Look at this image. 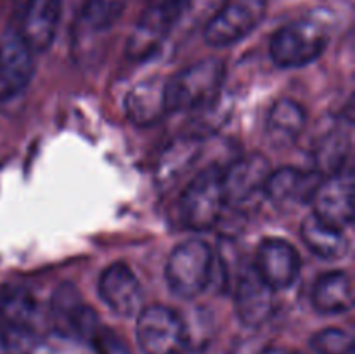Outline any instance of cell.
<instances>
[{
    "mask_svg": "<svg viewBox=\"0 0 355 354\" xmlns=\"http://www.w3.org/2000/svg\"><path fill=\"white\" fill-rule=\"evenodd\" d=\"M225 66L220 59L198 61L165 80V99L168 113L211 108L224 85Z\"/></svg>",
    "mask_w": 355,
    "mask_h": 354,
    "instance_id": "6da1fadb",
    "label": "cell"
},
{
    "mask_svg": "<svg viewBox=\"0 0 355 354\" xmlns=\"http://www.w3.org/2000/svg\"><path fill=\"white\" fill-rule=\"evenodd\" d=\"M329 44V28L318 17H302L281 26L270 38V58L279 68H304L321 58Z\"/></svg>",
    "mask_w": 355,
    "mask_h": 354,
    "instance_id": "7a4b0ae2",
    "label": "cell"
},
{
    "mask_svg": "<svg viewBox=\"0 0 355 354\" xmlns=\"http://www.w3.org/2000/svg\"><path fill=\"white\" fill-rule=\"evenodd\" d=\"M214 252L201 239L179 243L166 260V283L179 298H194L211 280Z\"/></svg>",
    "mask_w": 355,
    "mask_h": 354,
    "instance_id": "3957f363",
    "label": "cell"
},
{
    "mask_svg": "<svg viewBox=\"0 0 355 354\" xmlns=\"http://www.w3.org/2000/svg\"><path fill=\"white\" fill-rule=\"evenodd\" d=\"M222 174L217 165H210L193 177L179 201V214L186 228L207 231L217 224L225 207Z\"/></svg>",
    "mask_w": 355,
    "mask_h": 354,
    "instance_id": "277c9868",
    "label": "cell"
},
{
    "mask_svg": "<svg viewBox=\"0 0 355 354\" xmlns=\"http://www.w3.org/2000/svg\"><path fill=\"white\" fill-rule=\"evenodd\" d=\"M135 337L142 354H186L189 347L186 323L166 305H148L137 314Z\"/></svg>",
    "mask_w": 355,
    "mask_h": 354,
    "instance_id": "5b68a950",
    "label": "cell"
},
{
    "mask_svg": "<svg viewBox=\"0 0 355 354\" xmlns=\"http://www.w3.org/2000/svg\"><path fill=\"white\" fill-rule=\"evenodd\" d=\"M267 6V0H225L203 26L205 42L215 49L238 44L260 26Z\"/></svg>",
    "mask_w": 355,
    "mask_h": 354,
    "instance_id": "8992f818",
    "label": "cell"
},
{
    "mask_svg": "<svg viewBox=\"0 0 355 354\" xmlns=\"http://www.w3.org/2000/svg\"><path fill=\"white\" fill-rule=\"evenodd\" d=\"M33 75V52L16 28H7L0 37V103H12L26 92Z\"/></svg>",
    "mask_w": 355,
    "mask_h": 354,
    "instance_id": "52a82bcc",
    "label": "cell"
},
{
    "mask_svg": "<svg viewBox=\"0 0 355 354\" xmlns=\"http://www.w3.org/2000/svg\"><path fill=\"white\" fill-rule=\"evenodd\" d=\"M354 176L350 170L324 177L315 189L312 203L314 212L328 224L345 228L354 222Z\"/></svg>",
    "mask_w": 355,
    "mask_h": 354,
    "instance_id": "ba28073f",
    "label": "cell"
},
{
    "mask_svg": "<svg viewBox=\"0 0 355 354\" xmlns=\"http://www.w3.org/2000/svg\"><path fill=\"white\" fill-rule=\"evenodd\" d=\"M51 321L62 335L78 339L97 337V316L82 302L78 290L71 283H62L55 288L51 298Z\"/></svg>",
    "mask_w": 355,
    "mask_h": 354,
    "instance_id": "9c48e42d",
    "label": "cell"
},
{
    "mask_svg": "<svg viewBox=\"0 0 355 354\" xmlns=\"http://www.w3.org/2000/svg\"><path fill=\"white\" fill-rule=\"evenodd\" d=\"M253 267L272 290H286L297 281L302 260L291 243L281 238H266L259 245Z\"/></svg>",
    "mask_w": 355,
    "mask_h": 354,
    "instance_id": "30bf717a",
    "label": "cell"
},
{
    "mask_svg": "<svg viewBox=\"0 0 355 354\" xmlns=\"http://www.w3.org/2000/svg\"><path fill=\"white\" fill-rule=\"evenodd\" d=\"M99 295L107 307L118 316H137L144 302V292L134 271L123 262H113L103 271Z\"/></svg>",
    "mask_w": 355,
    "mask_h": 354,
    "instance_id": "8fae6325",
    "label": "cell"
},
{
    "mask_svg": "<svg viewBox=\"0 0 355 354\" xmlns=\"http://www.w3.org/2000/svg\"><path fill=\"white\" fill-rule=\"evenodd\" d=\"M234 305L239 321L250 328H259L270 318L274 309V290L263 281L253 266L238 276Z\"/></svg>",
    "mask_w": 355,
    "mask_h": 354,
    "instance_id": "7c38bea8",
    "label": "cell"
},
{
    "mask_svg": "<svg viewBox=\"0 0 355 354\" xmlns=\"http://www.w3.org/2000/svg\"><path fill=\"white\" fill-rule=\"evenodd\" d=\"M175 24V7L148 6L127 42V56L135 61L148 59L168 38Z\"/></svg>",
    "mask_w": 355,
    "mask_h": 354,
    "instance_id": "4fadbf2b",
    "label": "cell"
},
{
    "mask_svg": "<svg viewBox=\"0 0 355 354\" xmlns=\"http://www.w3.org/2000/svg\"><path fill=\"white\" fill-rule=\"evenodd\" d=\"M62 0H28L17 28L33 54H42L54 42L61 21Z\"/></svg>",
    "mask_w": 355,
    "mask_h": 354,
    "instance_id": "5bb4252c",
    "label": "cell"
},
{
    "mask_svg": "<svg viewBox=\"0 0 355 354\" xmlns=\"http://www.w3.org/2000/svg\"><path fill=\"white\" fill-rule=\"evenodd\" d=\"M270 170L269 160L260 153H252L231 165L222 174L225 203H241L260 189L263 191Z\"/></svg>",
    "mask_w": 355,
    "mask_h": 354,
    "instance_id": "9a60e30c",
    "label": "cell"
},
{
    "mask_svg": "<svg viewBox=\"0 0 355 354\" xmlns=\"http://www.w3.org/2000/svg\"><path fill=\"white\" fill-rule=\"evenodd\" d=\"M125 113L128 120L137 127H151L162 121L166 110L165 80L151 76L128 90L125 97Z\"/></svg>",
    "mask_w": 355,
    "mask_h": 354,
    "instance_id": "2e32d148",
    "label": "cell"
},
{
    "mask_svg": "<svg viewBox=\"0 0 355 354\" xmlns=\"http://www.w3.org/2000/svg\"><path fill=\"white\" fill-rule=\"evenodd\" d=\"M322 177L318 172H304L295 167H283L269 174L266 180L267 196L274 201H312Z\"/></svg>",
    "mask_w": 355,
    "mask_h": 354,
    "instance_id": "e0dca14e",
    "label": "cell"
},
{
    "mask_svg": "<svg viewBox=\"0 0 355 354\" xmlns=\"http://www.w3.org/2000/svg\"><path fill=\"white\" fill-rule=\"evenodd\" d=\"M307 115L304 106L290 97H281L272 104L267 117L266 134L274 148H286L293 144L304 132Z\"/></svg>",
    "mask_w": 355,
    "mask_h": 354,
    "instance_id": "ac0fdd59",
    "label": "cell"
},
{
    "mask_svg": "<svg viewBox=\"0 0 355 354\" xmlns=\"http://www.w3.org/2000/svg\"><path fill=\"white\" fill-rule=\"evenodd\" d=\"M300 236L309 250L321 259L335 260L349 253L350 243L343 229L328 224L314 214L304 219L300 226Z\"/></svg>",
    "mask_w": 355,
    "mask_h": 354,
    "instance_id": "d6986e66",
    "label": "cell"
},
{
    "mask_svg": "<svg viewBox=\"0 0 355 354\" xmlns=\"http://www.w3.org/2000/svg\"><path fill=\"white\" fill-rule=\"evenodd\" d=\"M312 305L321 314H340L352 309V280L345 271L321 274L312 290Z\"/></svg>",
    "mask_w": 355,
    "mask_h": 354,
    "instance_id": "ffe728a7",
    "label": "cell"
},
{
    "mask_svg": "<svg viewBox=\"0 0 355 354\" xmlns=\"http://www.w3.org/2000/svg\"><path fill=\"white\" fill-rule=\"evenodd\" d=\"M201 155V137L200 135H182L175 139L170 146H166L159 158L156 169V183L159 187L173 186L175 180L182 177L184 172L193 167L198 156Z\"/></svg>",
    "mask_w": 355,
    "mask_h": 354,
    "instance_id": "44dd1931",
    "label": "cell"
},
{
    "mask_svg": "<svg viewBox=\"0 0 355 354\" xmlns=\"http://www.w3.org/2000/svg\"><path fill=\"white\" fill-rule=\"evenodd\" d=\"M0 312L21 339L30 340L37 333L38 307L26 292L0 288Z\"/></svg>",
    "mask_w": 355,
    "mask_h": 354,
    "instance_id": "7402d4cb",
    "label": "cell"
},
{
    "mask_svg": "<svg viewBox=\"0 0 355 354\" xmlns=\"http://www.w3.org/2000/svg\"><path fill=\"white\" fill-rule=\"evenodd\" d=\"M350 134H352L350 124L347 127L340 125V127L329 130L318 142L314 149V172H318L322 179L343 170L347 156L350 153V146H352V135Z\"/></svg>",
    "mask_w": 355,
    "mask_h": 354,
    "instance_id": "603a6c76",
    "label": "cell"
},
{
    "mask_svg": "<svg viewBox=\"0 0 355 354\" xmlns=\"http://www.w3.org/2000/svg\"><path fill=\"white\" fill-rule=\"evenodd\" d=\"M130 0H87L80 14V23L87 31L99 33L116 23Z\"/></svg>",
    "mask_w": 355,
    "mask_h": 354,
    "instance_id": "cb8c5ba5",
    "label": "cell"
},
{
    "mask_svg": "<svg viewBox=\"0 0 355 354\" xmlns=\"http://www.w3.org/2000/svg\"><path fill=\"white\" fill-rule=\"evenodd\" d=\"M225 0H179L175 7V28L194 30V28L207 24V21L218 10Z\"/></svg>",
    "mask_w": 355,
    "mask_h": 354,
    "instance_id": "d4e9b609",
    "label": "cell"
},
{
    "mask_svg": "<svg viewBox=\"0 0 355 354\" xmlns=\"http://www.w3.org/2000/svg\"><path fill=\"white\" fill-rule=\"evenodd\" d=\"M311 347L315 354H355L354 337L340 328H324L314 333Z\"/></svg>",
    "mask_w": 355,
    "mask_h": 354,
    "instance_id": "484cf974",
    "label": "cell"
},
{
    "mask_svg": "<svg viewBox=\"0 0 355 354\" xmlns=\"http://www.w3.org/2000/svg\"><path fill=\"white\" fill-rule=\"evenodd\" d=\"M24 342L26 340L21 339L10 325L7 323V319L3 318V314L0 312V354H16L23 349Z\"/></svg>",
    "mask_w": 355,
    "mask_h": 354,
    "instance_id": "4316f807",
    "label": "cell"
},
{
    "mask_svg": "<svg viewBox=\"0 0 355 354\" xmlns=\"http://www.w3.org/2000/svg\"><path fill=\"white\" fill-rule=\"evenodd\" d=\"M179 0H149V6H177Z\"/></svg>",
    "mask_w": 355,
    "mask_h": 354,
    "instance_id": "83f0119b",
    "label": "cell"
},
{
    "mask_svg": "<svg viewBox=\"0 0 355 354\" xmlns=\"http://www.w3.org/2000/svg\"><path fill=\"white\" fill-rule=\"evenodd\" d=\"M103 354H113V353H111L110 349H106V347H104V349H103Z\"/></svg>",
    "mask_w": 355,
    "mask_h": 354,
    "instance_id": "f1b7e54d",
    "label": "cell"
},
{
    "mask_svg": "<svg viewBox=\"0 0 355 354\" xmlns=\"http://www.w3.org/2000/svg\"><path fill=\"white\" fill-rule=\"evenodd\" d=\"M290 354H302V353H290Z\"/></svg>",
    "mask_w": 355,
    "mask_h": 354,
    "instance_id": "f546056e",
    "label": "cell"
}]
</instances>
